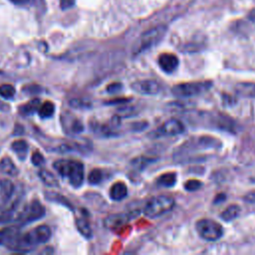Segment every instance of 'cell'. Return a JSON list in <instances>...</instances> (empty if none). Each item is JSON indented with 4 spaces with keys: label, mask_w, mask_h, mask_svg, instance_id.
Returning <instances> with one entry per match:
<instances>
[{
    "label": "cell",
    "mask_w": 255,
    "mask_h": 255,
    "mask_svg": "<svg viewBox=\"0 0 255 255\" xmlns=\"http://www.w3.org/2000/svg\"><path fill=\"white\" fill-rule=\"evenodd\" d=\"M130 88L141 95L153 96L160 92V85L154 80H138L130 84Z\"/></svg>",
    "instance_id": "8fae6325"
},
{
    "label": "cell",
    "mask_w": 255,
    "mask_h": 255,
    "mask_svg": "<svg viewBox=\"0 0 255 255\" xmlns=\"http://www.w3.org/2000/svg\"><path fill=\"white\" fill-rule=\"evenodd\" d=\"M39 177H40V179H41L46 185H48V186H50V187L59 186L58 180H57V178L55 177V175H54L51 171H49V170H47V169H44V168L40 169V171H39Z\"/></svg>",
    "instance_id": "d4e9b609"
},
{
    "label": "cell",
    "mask_w": 255,
    "mask_h": 255,
    "mask_svg": "<svg viewBox=\"0 0 255 255\" xmlns=\"http://www.w3.org/2000/svg\"><path fill=\"white\" fill-rule=\"evenodd\" d=\"M28 243L35 248L39 244H44L48 242L52 236V231L48 225H39L29 232L25 233Z\"/></svg>",
    "instance_id": "9c48e42d"
},
{
    "label": "cell",
    "mask_w": 255,
    "mask_h": 255,
    "mask_svg": "<svg viewBox=\"0 0 255 255\" xmlns=\"http://www.w3.org/2000/svg\"><path fill=\"white\" fill-rule=\"evenodd\" d=\"M157 63H158L159 68L164 73L170 74V73H173L177 69V67L179 65V60L174 54L163 53L158 56Z\"/></svg>",
    "instance_id": "5bb4252c"
},
{
    "label": "cell",
    "mask_w": 255,
    "mask_h": 255,
    "mask_svg": "<svg viewBox=\"0 0 255 255\" xmlns=\"http://www.w3.org/2000/svg\"><path fill=\"white\" fill-rule=\"evenodd\" d=\"M23 92L29 94V95H34V94H38L41 92V87L37 86V85H28L23 87Z\"/></svg>",
    "instance_id": "836d02e7"
},
{
    "label": "cell",
    "mask_w": 255,
    "mask_h": 255,
    "mask_svg": "<svg viewBox=\"0 0 255 255\" xmlns=\"http://www.w3.org/2000/svg\"><path fill=\"white\" fill-rule=\"evenodd\" d=\"M75 223L78 231L87 239H90L93 236V231L90 225V222L88 220V213L81 209L78 214L75 216Z\"/></svg>",
    "instance_id": "9a60e30c"
},
{
    "label": "cell",
    "mask_w": 255,
    "mask_h": 255,
    "mask_svg": "<svg viewBox=\"0 0 255 255\" xmlns=\"http://www.w3.org/2000/svg\"><path fill=\"white\" fill-rule=\"evenodd\" d=\"M104 178V173L101 169L95 168L90 171L88 175V180L91 184H99Z\"/></svg>",
    "instance_id": "83f0119b"
},
{
    "label": "cell",
    "mask_w": 255,
    "mask_h": 255,
    "mask_svg": "<svg viewBox=\"0 0 255 255\" xmlns=\"http://www.w3.org/2000/svg\"><path fill=\"white\" fill-rule=\"evenodd\" d=\"M55 109H56V107L53 102L46 101L40 106V108L38 110L39 117L41 119H49V118L53 117V115L55 114Z\"/></svg>",
    "instance_id": "7402d4cb"
},
{
    "label": "cell",
    "mask_w": 255,
    "mask_h": 255,
    "mask_svg": "<svg viewBox=\"0 0 255 255\" xmlns=\"http://www.w3.org/2000/svg\"><path fill=\"white\" fill-rule=\"evenodd\" d=\"M61 124L65 133L70 135L79 134L84 130L83 123L69 112H65L62 114Z\"/></svg>",
    "instance_id": "30bf717a"
},
{
    "label": "cell",
    "mask_w": 255,
    "mask_h": 255,
    "mask_svg": "<svg viewBox=\"0 0 255 255\" xmlns=\"http://www.w3.org/2000/svg\"><path fill=\"white\" fill-rule=\"evenodd\" d=\"M165 33H166V26L164 25H158L145 31L140 36L137 43L135 44L133 49V54L136 55L144 52L145 50L150 49L152 46L160 42V40L164 37Z\"/></svg>",
    "instance_id": "5b68a950"
},
{
    "label": "cell",
    "mask_w": 255,
    "mask_h": 255,
    "mask_svg": "<svg viewBox=\"0 0 255 255\" xmlns=\"http://www.w3.org/2000/svg\"><path fill=\"white\" fill-rule=\"evenodd\" d=\"M11 148L17 154V156L21 160H23L26 157L27 153H28L29 146H28V143H27L26 140H24V139H17V140L12 142Z\"/></svg>",
    "instance_id": "ffe728a7"
},
{
    "label": "cell",
    "mask_w": 255,
    "mask_h": 255,
    "mask_svg": "<svg viewBox=\"0 0 255 255\" xmlns=\"http://www.w3.org/2000/svg\"><path fill=\"white\" fill-rule=\"evenodd\" d=\"M56 171L63 177L68 179L69 183L78 188L82 186L85 178L84 164L74 159H58L53 163Z\"/></svg>",
    "instance_id": "7a4b0ae2"
},
{
    "label": "cell",
    "mask_w": 255,
    "mask_h": 255,
    "mask_svg": "<svg viewBox=\"0 0 255 255\" xmlns=\"http://www.w3.org/2000/svg\"><path fill=\"white\" fill-rule=\"evenodd\" d=\"M13 3L15 4H25L27 3L29 0H11Z\"/></svg>",
    "instance_id": "d590c367"
},
{
    "label": "cell",
    "mask_w": 255,
    "mask_h": 255,
    "mask_svg": "<svg viewBox=\"0 0 255 255\" xmlns=\"http://www.w3.org/2000/svg\"><path fill=\"white\" fill-rule=\"evenodd\" d=\"M130 219L129 214L120 213V214H112L105 219V226L110 229H115L123 226Z\"/></svg>",
    "instance_id": "2e32d148"
},
{
    "label": "cell",
    "mask_w": 255,
    "mask_h": 255,
    "mask_svg": "<svg viewBox=\"0 0 255 255\" xmlns=\"http://www.w3.org/2000/svg\"><path fill=\"white\" fill-rule=\"evenodd\" d=\"M202 182L197 179H189L184 183V188L188 191H195L201 188Z\"/></svg>",
    "instance_id": "f546056e"
},
{
    "label": "cell",
    "mask_w": 255,
    "mask_h": 255,
    "mask_svg": "<svg viewBox=\"0 0 255 255\" xmlns=\"http://www.w3.org/2000/svg\"><path fill=\"white\" fill-rule=\"evenodd\" d=\"M75 1H76V0H60V7H61V9H63V10L69 9V8H71V7L74 6Z\"/></svg>",
    "instance_id": "e575fe53"
},
{
    "label": "cell",
    "mask_w": 255,
    "mask_h": 255,
    "mask_svg": "<svg viewBox=\"0 0 255 255\" xmlns=\"http://www.w3.org/2000/svg\"><path fill=\"white\" fill-rule=\"evenodd\" d=\"M239 213H240V207L238 205L232 204V205H229L226 209H224L221 212L220 217L224 221H232L239 215Z\"/></svg>",
    "instance_id": "484cf974"
},
{
    "label": "cell",
    "mask_w": 255,
    "mask_h": 255,
    "mask_svg": "<svg viewBox=\"0 0 255 255\" xmlns=\"http://www.w3.org/2000/svg\"><path fill=\"white\" fill-rule=\"evenodd\" d=\"M176 182V174L174 172H166L159 175L156 179V183L159 186L171 187Z\"/></svg>",
    "instance_id": "603a6c76"
},
{
    "label": "cell",
    "mask_w": 255,
    "mask_h": 255,
    "mask_svg": "<svg viewBox=\"0 0 255 255\" xmlns=\"http://www.w3.org/2000/svg\"><path fill=\"white\" fill-rule=\"evenodd\" d=\"M128 195V187L122 182L118 181L114 183L110 188V197L115 201H121Z\"/></svg>",
    "instance_id": "e0dca14e"
},
{
    "label": "cell",
    "mask_w": 255,
    "mask_h": 255,
    "mask_svg": "<svg viewBox=\"0 0 255 255\" xmlns=\"http://www.w3.org/2000/svg\"><path fill=\"white\" fill-rule=\"evenodd\" d=\"M174 204L175 201L171 196L157 195L147 201L143 208V213L147 217H157L170 211L174 207Z\"/></svg>",
    "instance_id": "8992f818"
},
{
    "label": "cell",
    "mask_w": 255,
    "mask_h": 255,
    "mask_svg": "<svg viewBox=\"0 0 255 255\" xmlns=\"http://www.w3.org/2000/svg\"><path fill=\"white\" fill-rule=\"evenodd\" d=\"M123 89V85L121 83H112L107 87V92L109 94H117L121 92Z\"/></svg>",
    "instance_id": "d6a6232c"
},
{
    "label": "cell",
    "mask_w": 255,
    "mask_h": 255,
    "mask_svg": "<svg viewBox=\"0 0 255 255\" xmlns=\"http://www.w3.org/2000/svg\"><path fill=\"white\" fill-rule=\"evenodd\" d=\"M31 161H32V163H33L35 166H42V165L45 163V157H44V155H43L41 152L35 151V152H33V154H32Z\"/></svg>",
    "instance_id": "4dcf8cb0"
},
{
    "label": "cell",
    "mask_w": 255,
    "mask_h": 255,
    "mask_svg": "<svg viewBox=\"0 0 255 255\" xmlns=\"http://www.w3.org/2000/svg\"><path fill=\"white\" fill-rule=\"evenodd\" d=\"M0 246L20 253H27L33 249L28 243L25 233H22L21 226L17 224L0 229Z\"/></svg>",
    "instance_id": "6da1fadb"
},
{
    "label": "cell",
    "mask_w": 255,
    "mask_h": 255,
    "mask_svg": "<svg viewBox=\"0 0 255 255\" xmlns=\"http://www.w3.org/2000/svg\"><path fill=\"white\" fill-rule=\"evenodd\" d=\"M70 106L73 107L74 109L84 110V109L91 108L92 104L89 101H86V100H83V99H72L70 101Z\"/></svg>",
    "instance_id": "f1b7e54d"
},
{
    "label": "cell",
    "mask_w": 255,
    "mask_h": 255,
    "mask_svg": "<svg viewBox=\"0 0 255 255\" xmlns=\"http://www.w3.org/2000/svg\"><path fill=\"white\" fill-rule=\"evenodd\" d=\"M15 93H16L15 88L10 84H3L0 86V96L3 99H6V100L13 99L15 96Z\"/></svg>",
    "instance_id": "4316f807"
},
{
    "label": "cell",
    "mask_w": 255,
    "mask_h": 255,
    "mask_svg": "<svg viewBox=\"0 0 255 255\" xmlns=\"http://www.w3.org/2000/svg\"><path fill=\"white\" fill-rule=\"evenodd\" d=\"M154 159L153 158H148V157H139V158H136L132 161V164L137 167V168H140L142 169L145 165H148L150 162H152Z\"/></svg>",
    "instance_id": "1f68e13d"
},
{
    "label": "cell",
    "mask_w": 255,
    "mask_h": 255,
    "mask_svg": "<svg viewBox=\"0 0 255 255\" xmlns=\"http://www.w3.org/2000/svg\"><path fill=\"white\" fill-rule=\"evenodd\" d=\"M195 227L199 236L207 241H216L223 235L222 226L212 219H200L196 222Z\"/></svg>",
    "instance_id": "ba28073f"
},
{
    "label": "cell",
    "mask_w": 255,
    "mask_h": 255,
    "mask_svg": "<svg viewBox=\"0 0 255 255\" xmlns=\"http://www.w3.org/2000/svg\"><path fill=\"white\" fill-rule=\"evenodd\" d=\"M238 95L244 97H255V84L254 83H239L235 87Z\"/></svg>",
    "instance_id": "44dd1931"
},
{
    "label": "cell",
    "mask_w": 255,
    "mask_h": 255,
    "mask_svg": "<svg viewBox=\"0 0 255 255\" xmlns=\"http://www.w3.org/2000/svg\"><path fill=\"white\" fill-rule=\"evenodd\" d=\"M46 210L44 205L38 200H32L25 204L21 210L18 211L15 221L16 224L19 226H24L30 224L34 221L40 220L45 216Z\"/></svg>",
    "instance_id": "277c9868"
},
{
    "label": "cell",
    "mask_w": 255,
    "mask_h": 255,
    "mask_svg": "<svg viewBox=\"0 0 255 255\" xmlns=\"http://www.w3.org/2000/svg\"><path fill=\"white\" fill-rule=\"evenodd\" d=\"M212 87V82L210 81H198V82H188L181 83L173 86L171 93L175 97L188 98L194 97L207 92Z\"/></svg>",
    "instance_id": "52a82bcc"
},
{
    "label": "cell",
    "mask_w": 255,
    "mask_h": 255,
    "mask_svg": "<svg viewBox=\"0 0 255 255\" xmlns=\"http://www.w3.org/2000/svg\"><path fill=\"white\" fill-rule=\"evenodd\" d=\"M45 196L47 199H49L50 201H53V202H56V203H59L61 205H64V207H67L69 208L70 210H74V207L73 205L71 204V202L63 195L59 194V193H55V192H47L45 193Z\"/></svg>",
    "instance_id": "cb8c5ba5"
},
{
    "label": "cell",
    "mask_w": 255,
    "mask_h": 255,
    "mask_svg": "<svg viewBox=\"0 0 255 255\" xmlns=\"http://www.w3.org/2000/svg\"><path fill=\"white\" fill-rule=\"evenodd\" d=\"M41 106V101L39 99H33L28 103L19 107V113L22 116H31L35 112H38Z\"/></svg>",
    "instance_id": "d6986e66"
},
{
    "label": "cell",
    "mask_w": 255,
    "mask_h": 255,
    "mask_svg": "<svg viewBox=\"0 0 255 255\" xmlns=\"http://www.w3.org/2000/svg\"><path fill=\"white\" fill-rule=\"evenodd\" d=\"M220 146V141L209 137V136H197L191 137L181 144L177 150L176 154L178 157L185 158L188 154L194 152H200L198 150H208V149H217Z\"/></svg>",
    "instance_id": "3957f363"
},
{
    "label": "cell",
    "mask_w": 255,
    "mask_h": 255,
    "mask_svg": "<svg viewBox=\"0 0 255 255\" xmlns=\"http://www.w3.org/2000/svg\"><path fill=\"white\" fill-rule=\"evenodd\" d=\"M16 194L14 183L6 178L0 179V210L5 208Z\"/></svg>",
    "instance_id": "7c38bea8"
},
{
    "label": "cell",
    "mask_w": 255,
    "mask_h": 255,
    "mask_svg": "<svg viewBox=\"0 0 255 255\" xmlns=\"http://www.w3.org/2000/svg\"><path fill=\"white\" fill-rule=\"evenodd\" d=\"M185 130V127L182 124V122L176 120V119H170L166 122H164L161 127L159 128L158 131L162 135H178L183 133Z\"/></svg>",
    "instance_id": "4fadbf2b"
},
{
    "label": "cell",
    "mask_w": 255,
    "mask_h": 255,
    "mask_svg": "<svg viewBox=\"0 0 255 255\" xmlns=\"http://www.w3.org/2000/svg\"><path fill=\"white\" fill-rule=\"evenodd\" d=\"M0 172L15 177L19 174V169L10 157L5 156L0 160Z\"/></svg>",
    "instance_id": "ac0fdd59"
},
{
    "label": "cell",
    "mask_w": 255,
    "mask_h": 255,
    "mask_svg": "<svg viewBox=\"0 0 255 255\" xmlns=\"http://www.w3.org/2000/svg\"><path fill=\"white\" fill-rule=\"evenodd\" d=\"M0 108H1V103H0Z\"/></svg>",
    "instance_id": "8d00e7d4"
}]
</instances>
